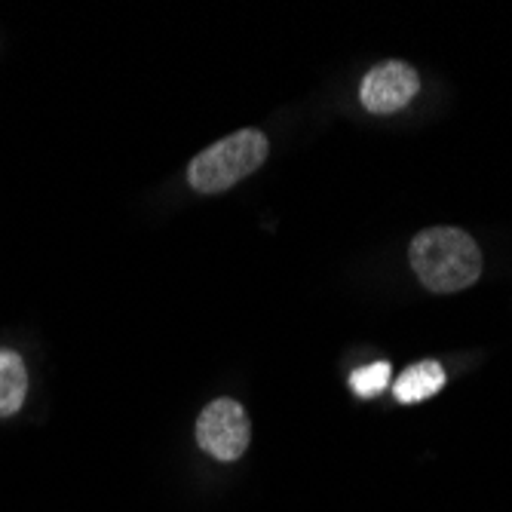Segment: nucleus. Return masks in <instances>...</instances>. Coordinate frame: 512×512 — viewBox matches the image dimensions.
<instances>
[{"mask_svg":"<svg viewBox=\"0 0 512 512\" xmlns=\"http://www.w3.org/2000/svg\"><path fill=\"white\" fill-rule=\"evenodd\" d=\"M408 258L417 279L439 295L470 289L482 276V252L460 227H430L417 234Z\"/></svg>","mask_w":512,"mask_h":512,"instance_id":"obj_1","label":"nucleus"},{"mask_svg":"<svg viewBox=\"0 0 512 512\" xmlns=\"http://www.w3.org/2000/svg\"><path fill=\"white\" fill-rule=\"evenodd\" d=\"M28 393V371L19 353L0 347V417H10L22 408Z\"/></svg>","mask_w":512,"mask_h":512,"instance_id":"obj_6","label":"nucleus"},{"mask_svg":"<svg viewBox=\"0 0 512 512\" xmlns=\"http://www.w3.org/2000/svg\"><path fill=\"white\" fill-rule=\"evenodd\" d=\"M417 92H421V77L405 62H384L371 68L359 86L362 108L371 114H396L402 111Z\"/></svg>","mask_w":512,"mask_h":512,"instance_id":"obj_4","label":"nucleus"},{"mask_svg":"<svg viewBox=\"0 0 512 512\" xmlns=\"http://www.w3.org/2000/svg\"><path fill=\"white\" fill-rule=\"evenodd\" d=\"M267 157V138L258 129H240L218 145L194 157L188 169L191 188L200 194H221L246 175H252Z\"/></svg>","mask_w":512,"mask_h":512,"instance_id":"obj_2","label":"nucleus"},{"mask_svg":"<svg viewBox=\"0 0 512 512\" xmlns=\"http://www.w3.org/2000/svg\"><path fill=\"white\" fill-rule=\"evenodd\" d=\"M442 387H445V368L433 359H424V362L408 365L396 378L393 396L402 405H414V402H424V399L436 396Z\"/></svg>","mask_w":512,"mask_h":512,"instance_id":"obj_5","label":"nucleus"},{"mask_svg":"<svg viewBox=\"0 0 512 512\" xmlns=\"http://www.w3.org/2000/svg\"><path fill=\"white\" fill-rule=\"evenodd\" d=\"M387 384H390V365H387V362H375V365L356 368L353 375H350V387H353V393L362 396V399L384 393Z\"/></svg>","mask_w":512,"mask_h":512,"instance_id":"obj_7","label":"nucleus"},{"mask_svg":"<svg viewBox=\"0 0 512 512\" xmlns=\"http://www.w3.org/2000/svg\"><path fill=\"white\" fill-rule=\"evenodd\" d=\"M252 427L246 408L234 399H215L203 408L197 421V442L215 460H237L246 454Z\"/></svg>","mask_w":512,"mask_h":512,"instance_id":"obj_3","label":"nucleus"}]
</instances>
